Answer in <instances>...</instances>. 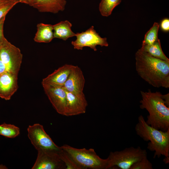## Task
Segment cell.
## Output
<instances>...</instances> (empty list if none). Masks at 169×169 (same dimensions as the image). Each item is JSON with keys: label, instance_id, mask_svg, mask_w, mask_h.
Returning <instances> with one entry per match:
<instances>
[{"label": "cell", "instance_id": "obj_1", "mask_svg": "<svg viewBox=\"0 0 169 169\" xmlns=\"http://www.w3.org/2000/svg\"><path fill=\"white\" fill-rule=\"evenodd\" d=\"M136 69L144 80L156 88L169 87V61L154 57L140 49L135 55Z\"/></svg>", "mask_w": 169, "mask_h": 169}, {"label": "cell", "instance_id": "obj_2", "mask_svg": "<svg viewBox=\"0 0 169 169\" xmlns=\"http://www.w3.org/2000/svg\"><path fill=\"white\" fill-rule=\"evenodd\" d=\"M140 108L149 113L146 121L148 125L164 131L169 129V107L167 106L160 92L141 91Z\"/></svg>", "mask_w": 169, "mask_h": 169}, {"label": "cell", "instance_id": "obj_3", "mask_svg": "<svg viewBox=\"0 0 169 169\" xmlns=\"http://www.w3.org/2000/svg\"><path fill=\"white\" fill-rule=\"evenodd\" d=\"M137 135L145 141H149L147 148L154 151L153 158L161 156L169 157V129L164 131L148 125L143 116L140 115L135 127Z\"/></svg>", "mask_w": 169, "mask_h": 169}, {"label": "cell", "instance_id": "obj_4", "mask_svg": "<svg viewBox=\"0 0 169 169\" xmlns=\"http://www.w3.org/2000/svg\"><path fill=\"white\" fill-rule=\"evenodd\" d=\"M60 147L68 153L81 169H106L107 158H100L93 148L78 149L66 144Z\"/></svg>", "mask_w": 169, "mask_h": 169}, {"label": "cell", "instance_id": "obj_5", "mask_svg": "<svg viewBox=\"0 0 169 169\" xmlns=\"http://www.w3.org/2000/svg\"><path fill=\"white\" fill-rule=\"evenodd\" d=\"M145 149L140 147H131L120 151H111L107 158L106 169L116 167L120 169H130L136 162L147 156Z\"/></svg>", "mask_w": 169, "mask_h": 169}, {"label": "cell", "instance_id": "obj_6", "mask_svg": "<svg viewBox=\"0 0 169 169\" xmlns=\"http://www.w3.org/2000/svg\"><path fill=\"white\" fill-rule=\"evenodd\" d=\"M0 58L8 72L18 75L23 55L19 48L6 38L0 45Z\"/></svg>", "mask_w": 169, "mask_h": 169}, {"label": "cell", "instance_id": "obj_7", "mask_svg": "<svg viewBox=\"0 0 169 169\" xmlns=\"http://www.w3.org/2000/svg\"><path fill=\"white\" fill-rule=\"evenodd\" d=\"M28 136L31 144L37 151L40 149L59 151L61 147L56 145L45 131L43 126L36 123L27 128Z\"/></svg>", "mask_w": 169, "mask_h": 169}, {"label": "cell", "instance_id": "obj_8", "mask_svg": "<svg viewBox=\"0 0 169 169\" xmlns=\"http://www.w3.org/2000/svg\"><path fill=\"white\" fill-rule=\"evenodd\" d=\"M76 39L71 42L74 49L82 50L84 47H89L94 51L97 50L96 47H107L108 43L106 38H102L91 26L84 32L76 33Z\"/></svg>", "mask_w": 169, "mask_h": 169}, {"label": "cell", "instance_id": "obj_9", "mask_svg": "<svg viewBox=\"0 0 169 169\" xmlns=\"http://www.w3.org/2000/svg\"><path fill=\"white\" fill-rule=\"evenodd\" d=\"M37 151V158L32 169H66L65 163L59 156V151L40 149Z\"/></svg>", "mask_w": 169, "mask_h": 169}, {"label": "cell", "instance_id": "obj_10", "mask_svg": "<svg viewBox=\"0 0 169 169\" xmlns=\"http://www.w3.org/2000/svg\"><path fill=\"white\" fill-rule=\"evenodd\" d=\"M42 84L45 94L57 112L65 116L66 103V90L63 87L44 83Z\"/></svg>", "mask_w": 169, "mask_h": 169}, {"label": "cell", "instance_id": "obj_11", "mask_svg": "<svg viewBox=\"0 0 169 169\" xmlns=\"http://www.w3.org/2000/svg\"><path fill=\"white\" fill-rule=\"evenodd\" d=\"M66 91V103L65 116H72L85 113L88 103L84 94H76Z\"/></svg>", "mask_w": 169, "mask_h": 169}, {"label": "cell", "instance_id": "obj_12", "mask_svg": "<svg viewBox=\"0 0 169 169\" xmlns=\"http://www.w3.org/2000/svg\"><path fill=\"white\" fill-rule=\"evenodd\" d=\"M18 75L6 72L0 74V97L9 100L18 88Z\"/></svg>", "mask_w": 169, "mask_h": 169}, {"label": "cell", "instance_id": "obj_13", "mask_svg": "<svg viewBox=\"0 0 169 169\" xmlns=\"http://www.w3.org/2000/svg\"><path fill=\"white\" fill-rule=\"evenodd\" d=\"M85 79L81 69L74 66L62 87L66 91L76 94H83Z\"/></svg>", "mask_w": 169, "mask_h": 169}, {"label": "cell", "instance_id": "obj_14", "mask_svg": "<svg viewBox=\"0 0 169 169\" xmlns=\"http://www.w3.org/2000/svg\"><path fill=\"white\" fill-rule=\"evenodd\" d=\"M74 65L65 64L55 70L44 78L42 83L62 87L68 79Z\"/></svg>", "mask_w": 169, "mask_h": 169}, {"label": "cell", "instance_id": "obj_15", "mask_svg": "<svg viewBox=\"0 0 169 169\" xmlns=\"http://www.w3.org/2000/svg\"><path fill=\"white\" fill-rule=\"evenodd\" d=\"M66 4V0H34L32 7L41 13L56 14L63 11Z\"/></svg>", "mask_w": 169, "mask_h": 169}, {"label": "cell", "instance_id": "obj_16", "mask_svg": "<svg viewBox=\"0 0 169 169\" xmlns=\"http://www.w3.org/2000/svg\"><path fill=\"white\" fill-rule=\"evenodd\" d=\"M37 29L33 38L35 42L49 43L54 38L53 25L40 23L37 24Z\"/></svg>", "mask_w": 169, "mask_h": 169}, {"label": "cell", "instance_id": "obj_17", "mask_svg": "<svg viewBox=\"0 0 169 169\" xmlns=\"http://www.w3.org/2000/svg\"><path fill=\"white\" fill-rule=\"evenodd\" d=\"M53 25L54 38L66 41L69 38L75 36L76 33L71 30L72 24L68 20L61 21Z\"/></svg>", "mask_w": 169, "mask_h": 169}, {"label": "cell", "instance_id": "obj_18", "mask_svg": "<svg viewBox=\"0 0 169 169\" xmlns=\"http://www.w3.org/2000/svg\"><path fill=\"white\" fill-rule=\"evenodd\" d=\"M141 49L155 58L165 61H169V59L163 53L158 39L153 44L150 45H142Z\"/></svg>", "mask_w": 169, "mask_h": 169}, {"label": "cell", "instance_id": "obj_19", "mask_svg": "<svg viewBox=\"0 0 169 169\" xmlns=\"http://www.w3.org/2000/svg\"><path fill=\"white\" fill-rule=\"evenodd\" d=\"M122 0H101L99 5V10L102 16L110 15L114 9L119 5Z\"/></svg>", "mask_w": 169, "mask_h": 169}, {"label": "cell", "instance_id": "obj_20", "mask_svg": "<svg viewBox=\"0 0 169 169\" xmlns=\"http://www.w3.org/2000/svg\"><path fill=\"white\" fill-rule=\"evenodd\" d=\"M20 133L19 128L13 125L5 122L0 125V135L5 137L13 138L18 136Z\"/></svg>", "mask_w": 169, "mask_h": 169}, {"label": "cell", "instance_id": "obj_21", "mask_svg": "<svg viewBox=\"0 0 169 169\" xmlns=\"http://www.w3.org/2000/svg\"><path fill=\"white\" fill-rule=\"evenodd\" d=\"M159 27V24L155 22L145 34L142 45L151 44L156 41L158 39V33Z\"/></svg>", "mask_w": 169, "mask_h": 169}, {"label": "cell", "instance_id": "obj_22", "mask_svg": "<svg viewBox=\"0 0 169 169\" xmlns=\"http://www.w3.org/2000/svg\"><path fill=\"white\" fill-rule=\"evenodd\" d=\"M58 154L60 158L65 163L66 169H81L66 151L61 148Z\"/></svg>", "mask_w": 169, "mask_h": 169}, {"label": "cell", "instance_id": "obj_23", "mask_svg": "<svg viewBox=\"0 0 169 169\" xmlns=\"http://www.w3.org/2000/svg\"><path fill=\"white\" fill-rule=\"evenodd\" d=\"M152 163L145 156L140 161L134 164L130 169H153Z\"/></svg>", "mask_w": 169, "mask_h": 169}, {"label": "cell", "instance_id": "obj_24", "mask_svg": "<svg viewBox=\"0 0 169 169\" xmlns=\"http://www.w3.org/2000/svg\"><path fill=\"white\" fill-rule=\"evenodd\" d=\"M19 3V2H14L0 6V20L6 17L12 8Z\"/></svg>", "mask_w": 169, "mask_h": 169}, {"label": "cell", "instance_id": "obj_25", "mask_svg": "<svg viewBox=\"0 0 169 169\" xmlns=\"http://www.w3.org/2000/svg\"><path fill=\"white\" fill-rule=\"evenodd\" d=\"M159 27L162 31L164 32H168L169 31V19L168 18H164L163 19L160 24Z\"/></svg>", "mask_w": 169, "mask_h": 169}, {"label": "cell", "instance_id": "obj_26", "mask_svg": "<svg viewBox=\"0 0 169 169\" xmlns=\"http://www.w3.org/2000/svg\"><path fill=\"white\" fill-rule=\"evenodd\" d=\"M5 17L3 18L0 20V45L5 38L3 34V26Z\"/></svg>", "mask_w": 169, "mask_h": 169}, {"label": "cell", "instance_id": "obj_27", "mask_svg": "<svg viewBox=\"0 0 169 169\" xmlns=\"http://www.w3.org/2000/svg\"><path fill=\"white\" fill-rule=\"evenodd\" d=\"M162 97L166 105L169 107V94L168 93L165 95H162Z\"/></svg>", "mask_w": 169, "mask_h": 169}, {"label": "cell", "instance_id": "obj_28", "mask_svg": "<svg viewBox=\"0 0 169 169\" xmlns=\"http://www.w3.org/2000/svg\"><path fill=\"white\" fill-rule=\"evenodd\" d=\"M16 2H19L18 0H0V6Z\"/></svg>", "mask_w": 169, "mask_h": 169}, {"label": "cell", "instance_id": "obj_29", "mask_svg": "<svg viewBox=\"0 0 169 169\" xmlns=\"http://www.w3.org/2000/svg\"><path fill=\"white\" fill-rule=\"evenodd\" d=\"M6 72L8 71L0 58V74Z\"/></svg>", "mask_w": 169, "mask_h": 169}, {"label": "cell", "instance_id": "obj_30", "mask_svg": "<svg viewBox=\"0 0 169 169\" xmlns=\"http://www.w3.org/2000/svg\"><path fill=\"white\" fill-rule=\"evenodd\" d=\"M19 3H23L29 5L28 0H18Z\"/></svg>", "mask_w": 169, "mask_h": 169}, {"label": "cell", "instance_id": "obj_31", "mask_svg": "<svg viewBox=\"0 0 169 169\" xmlns=\"http://www.w3.org/2000/svg\"><path fill=\"white\" fill-rule=\"evenodd\" d=\"M163 161L165 164H168L169 163V157H165L163 160Z\"/></svg>", "mask_w": 169, "mask_h": 169}, {"label": "cell", "instance_id": "obj_32", "mask_svg": "<svg viewBox=\"0 0 169 169\" xmlns=\"http://www.w3.org/2000/svg\"><path fill=\"white\" fill-rule=\"evenodd\" d=\"M34 0H28L29 5L30 6L32 7L33 3Z\"/></svg>", "mask_w": 169, "mask_h": 169}, {"label": "cell", "instance_id": "obj_33", "mask_svg": "<svg viewBox=\"0 0 169 169\" xmlns=\"http://www.w3.org/2000/svg\"><path fill=\"white\" fill-rule=\"evenodd\" d=\"M0 167H1L3 169H6L7 168V167L5 166H3V165H0Z\"/></svg>", "mask_w": 169, "mask_h": 169}]
</instances>
